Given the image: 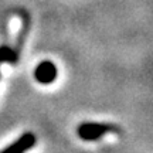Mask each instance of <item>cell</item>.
I'll list each match as a JSON object with an SVG mask.
<instances>
[{
  "label": "cell",
  "instance_id": "277c9868",
  "mask_svg": "<svg viewBox=\"0 0 153 153\" xmlns=\"http://www.w3.org/2000/svg\"><path fill=\"white\" fill-rule=\"evenodd\" d=\"M19 57L17 51L13 50L9 45H0V62H7V64H16Z\"/></svg>",
  "mask_w": 153,
  "mask_h": 153
},
{
  "label": "cell",
  "instance_id": "6da1fadb",
  "mask_svg": "<svg viewBox=\"0 0 153 153\" xmlns=\"http://www.w3.org/2000/svg\"><path fill=\"white\" fill-rule=\"evenodd\" d=\"M111 131H115L112 125H106V123H98V122H84L76 128V133L82 140L87 142H92V140H98L104 136L105 133Z\"/></svg>",
  "mask_w": 153,
  "mask_h": 153
},
{
  "label": "cell",
  "instance_id": "3957f363",
  "mask_svg": "<svg viewBox=\"0 0 153 153\" xmlns=\"http://www.w3.org/2000/svg\"><path fill=\"white\" fill-rule=\"evenodd\" d=\"M36 145V135L33 132H26L17 140L0 150V153H26Z\"/></svg>",
  "mask_w": 153,
  "mask_h": 153
},
{
  "label": "cell",
  "instance_id": "7a4b0ae2",
  "mask_svg": "<svg viewBox=\"0 0 153 153\" xmlns=\"http://www.w3.org/2000/svg\"><path fill=\"white\" fill-rule=\"evenodd\" d=\"M57 74L58 72H57L55 64L48 60L41 61L37 65V68L34 70V78H36V81L43 84V85H48L51 82H54L55 78H57Z\"/></svg>",
  "mask_w": 153,
  "mask_h": 153
}]
</instances>
